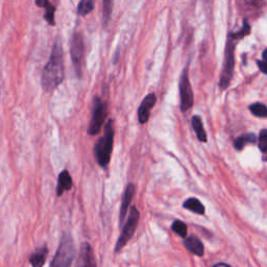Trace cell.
<instances>
[{"instance_id": "cell-22", "label": "cell", "mask_w": 267, "mask_h": 267, "mask_svg": "<svg viewBox=\"0 0 267 267\" xmlns=\"http://www.w3.org/2000/svg\"><path fill=\"white\" fill-rule=\"evenodd\" d=\"M249 110L251 112V114L257 116V117H260V118H267V107L265 105H263V103H253L249 107Z\"/></svg>"}, {"instance_id": "cell-3", "label": "cell", "mask_w": 267, "mask_h": 267, "mask_svg": "<svg viewBox=\"0 0 267 267\" xmlns=\"http://www.w3.org/2000/svg\"><path fill=\"white\" fill-rule=\"evenodd\" d=\"M76 258V245L69 234H65L58 244L50 267H71Z\"/></svg>"}, {"instance_id": "cell-4", "label": "cell", "mask_w": 267, "mask_h": 267, "mask_svg": "<svg viewBox=\"0 0 267 267\" xmlns=\"http://www.w3.org/2000/svg\"><path fill=\"white\" fill-rule=\"evenodd\" d=\"M235 46H236V40L229 37L226 47L224 68H222L220 74V81H219V87L220 89H222V90H225V89L229 87L233 78L234 66H235V56H234Z\"/></svg>"}, {"instance_id": "cell-26", "label": "cell", "mask_w": 267, "mask_h": 267, "mask_svg": "<svg viewBox=\"0 0 267 267\" xmlns=\"http://www.w3.org/2000/svg\"><path fill=\"white\" fill-rule=\"evenodd\" d=\"M257 63H258V66H259L260 70H261L263 73L267 74V63L264 62V61H258Z\"/></svg>"}, {"instance_id": "cell-13", "label": "cell", "mask_w": 267, "mask_h": 267, "mask_svg": "<svg viewBox=\"0 0 267 267\" xmlns=\"http://www.w3.org/2000/svg\"><path fill=\"white\" fill-rule=\"evenodd\" d=\"M184 244L189 251H191L192 254H194L196 256L202 257L205 253V248H204L203 242L195 236L185 237Z\"/></svg>"}, {"instance_id": "cell-5", "label": "cell", "mask_w": 267, "mask_h": 267, "mask_svg": "<svg viewBox=\"0 0 267 267\" xmlns=\"http://www.w3.org/2000/svg\"><path fill=\"white\" fill-rule=\"evenodd\" d=\"M139 218H140V213L137 210V208L131 207L127 221L125 222L119 239H118V241L116 243V248H115L116 251L121 250L125 246V244L130 240L132 235L135 234V231H136L137 226L139 224Z\"/></svg>"}, {"instance_id": "cell-12", "label": "cell", "mask_w": 267, "mask_h": 267, "mask_svg": "<svg viewBox=\"0 0 267 267\" xmlns=\"http://www.w3.org/2000/svg\"><path fill=\"white\" fill-rule=\"evenodd\" d=\"M134 195H135V186H134L132 184H128L125 191H124V194H123V197H122V202H121V208H120V217H119V220H120V225L122 224V222L124 221V218L127 214V211H128V208H129V205L134 198Z\"/></svg>"}, {"instance_id": "cell-29", "label": "cell", "mask_w": 267, "mask_h": 267, "mask_svg": "<svg viewBox=\"0 0 267 267\" xmlns=\"http://www.w3.org/2000/svg\"><path fill=\"white\" fill-rule=\"evenodd\" d=\"M207 2H209V0H207Z\"/></svg>"}, {"instance_id": "cell-15", "label": "cell", "mask_w": 267, "mask_h": 267, "mask_svg": "<svg viewBox=\"0 0 267 267\" xmlns=\"http://www.w3.org/2000/svg\"><path fill=\"white\" fill-rule=\"evenodd\" d=\"M48 248L46 246H42L32 254L31 258H29V263H31L32 267H43L46 262Z\"/></svg>"}, {"instance_id": "cell-19", "label": "cell", "mask_w": 267, "mask_h": 267, "mask_svg": "<svg viewBox=\"0 0 267 267\" xmlns=\"http://www.w3.org/2000/svg\"><path fill=\"white\" fill-rule=\"evenodd\" d=\"M192 125L196 132L197 138L202 142H207V132L204 128L202 118L199 116H193L192 117Z\"/></svg>"}, {"instance_id": "cell-16", "label": "cell", "mask_w": 267, "mask_h": 267, "mask_svg": "<svg viewBox=\"0 0 267 267\" xmlns=\"http://www.w3.org/2000/svg\"><path fill=\"white\" fill-rule=\"evenodd\" d=\"M36 5L42 9H45V15L44 18L48 22L49 25L54 26L55 20H54V13L55 8L49 3V0H36Z\"/></svg>"}, {"instance_id": "cell-14", "label": "cell", "mask_w": 267, "mask_h": 267, "mask_svg": "<svg viewBox=\"0 0 267 267\" xmlns=\"http://www.w3.org/2000/svg\"><path fill=\"white\" fill-rule=\"evenodd\" d=\"M72 179L71 175L67 170H64L58 175V182L56 188V195L61 196L65 191H69L72 188Z\"/></svg>"}, {"instance_id": "cell-9", "label": "cell", "mask_w": 267, "mask_h": 267, "mask_svg": "<svg viewBox=\"0 0 267 267\" xmlns=\"http://www.w3.org/2000/svg\"><path fill=\"white\" fill-rule=\"evenodd\" d=\"M238 7L244 16H258L265 8V0H238Z\"/></svg>"}, {"instance_id": "cell-7", "label": "cell", "mask_w": 267, "mask_h": 267, "mask_svg": "<svg viewBox=\"0 0 267 267\" xmlns=\"http://www.w3.org/2000/svg\"><path fill=\"white\" fill-rule=\"evenodd\" d=\"M70 53L78 77H81L83 68V58L85 54V44L83 37L80 33H74L72 36L70 44Z\"/></svg>"}, {"instance_id": "cell-8", "label": "cell", "mask_w": 267, "mask_h": 267, "mask_svg": "<svg viewBox=\"0 0 267 267\" xmlns=\"http://www.w3.org/2000/svg\"><path fill=\"white\" fill-rule=\"evenodd\" d=\"M180 95H181V110L183 112L188 111L193 106V91L188 77V68H186L180 80Z\"/></svg>"}, {"instance_id": "cell-1", "label": "cell", "mask_w": 267, "mask_h": 267, "mask_svg": "<svg viewBox=\"0 0 267 267\" xmlns=\"http://www.w3.org/2000/svg\"><path fill=\"white\" fill-rule=\"evenodd\" d=\"M65 68H64V55L63 47L60 41H55L51 50L49 61L42 71V87L46 92L52 90L60 86L64 80Z\"/></svg>"}, {"instance_id": "cell-21", "label": "cell", "mask_w": 267, "mask_h": 267, "mask_svg": "<svg viewBox=\"0 0 267 267\" xmlns=\"http://www.w3.org/2000/svg\"><path fill=\"white\" fill-rule=\"evenodd\" d=\"M113 12V0H103V9H102V21L103 26H107L111 20Z\"/></svg>"}, {"instance_id": "cell-28", "label": "cell", "mask_w": 267, "mask_h": 267, "mask_svg": "<svg viewBox=\"0 0 267 267\" xmlns=\"http://www.w3.org/2000/svg\"><path fill=\"white\" fill-rule=\"evenodd\" d=\"M213 267H232V266H230V265H228L226 263H218V264L214 265Z\"/></svg>"}, {"instance_id": "cell-2", "label": "cell", "mask_w": 267, "mask_h": 267, "mask_svg": "<svg viewBox=\"0 0 267 267\" xmlns=\"http://www.w3.org/2000/svg\"><path fill=\"white\" fill-rule=\"evenodd\" d=\"M114 126L113 120H109L105 126V135H103L95 144L94 154L97 163L101 167H107L111 160L114 143Z\"/></svg>"}, {"instance_id": "cell-18", "label": "cell", "mask_w": 267, "mask_h": 267, "mask_svg": "<svg viewBox=\"0 0 267 267\" xmlns=\"http://www.w3.org/2000/svg\"><path fill=\"white\" fill-rule=\"evenodd\" d=\"M183 206L185 209L193 212L195 214H198V215L205 214V211H206L204 205L197 198H189L184 203Z\"/></svg>"}, {"instance_id": "cell-23", "label": "cell", "mask_w": 267, "mask_h": 267, "mask_svg": "<svg viewBox=\"0 0 267 267\" xmlns=\"http://www.w3.org/2000/svg\"><path fill=\"white\" fill-rule=\"evenodd\" d=\"M249 32H250V26H249L247 20L244 19V20H243V25H242V27H241L240 31L236 32V33H232L231 35H229V37H231L232 39H234V40L237 41V40L242 39V38H244L245 36H247V35L249 34Z\"/></svg>"}, {"instance_id": "cell-10", "label": "cell", "mask_w": 267, "mask_h": 267, "mask_svg": "<svg viewBox=\"0 0 267 267\" xmlns=\"http://www.w3.org/2000/svg\"><path fill=\"white\" fill-rule=\"evenodd\" d=\"M77 267H97L94 251L88 242H84L81 246L77 260Z\"/></svg>"}, {"instance_id": "cell-24", "label": "cell", "mask_w": 267, "mask_h": 267, "mask_svg": "<svg viewBox=\"0 0 267 267\" xmlns=\"http://www.w3.org/2000/svg\"><path fill=\"white\" fill-rule=\"evenodd\" d=\"M171 229L174 233H176L179 236L183 237V238L187 237V226H186L185 222H183L181 220H175V221H173Z\"/></svg>"}, {"instance_id": "cell-6", "label": "cell", "mask_w": 267, "mask_h": 267, "mask_svg": "<svg viewBox=\"0 0 267 267\" xmlns=\"http://www.w3.org/2000/svg\"><path fill=\"white\" fill-rule=\"evenodd\" d=\"M107 105L99 97H95L93 100V108H92V118L90 124H89L88 132L89 135H97L99 132L103 122L107 118Z\"/></svg>"}, {"instance_id": "cell-25", "label": "cell", "mask_w": 267, "mask_h": 267, "mask_svg": "<svg viewBox=\"0 0 267 267\" xmlns=\"http://www.w3.org/2000/svg\"><path fill=\"white\" fill-rule=\"evenodd\" d=\"M259 148L264 154H267V128L262 129L259 135Z\"/></svg>"}, {"instance_id": "cell-20", "label": "cell", "mask_w": 267, "mask_h": 267, "mask_svg": "<svg viewBox=\"0 0 267 267\" xmlns=\"http://www.w3.org/2000/svg\"><path fill=\"white\" fill-rule=\"evenodd\" d=\"M95 7V0H81L78 8V14L80 16H86L90 14Z\"/></svg>"}, {"instance_id": "cell-11", "label": "cell", "mask_w": 267, "mask_h": 267, "mask_svg": "<svg viewBox=\"0 0 267 267\" xmlns=\"http://www.w3.org/2000/svg\"><path fill=\"white\" fill-rule=\"evenodd\" d=\"M157 102V97L154 93L148 94L142 101L140 105V108L138 110V117H139V122L141 124L146 123L150 119L151 116V111L154 108Z\"/></svg>"}, {"instance_id": "cell-27", "label": "cell", "mask_w": 267, "mask_h": 267, "mask_svg": "<svg viewBox=\"0 0 267 267\" xmlns=\"http://www.w3.org/2000/svg\"><path fill=\"white\" fill-rule=\"evenodd\" d=\"M262 61H264V62L267 63V48L262 53Z\"/></svg>"}, {"instance_id": "cell-17", "label": "cell", "mask_w": 267, "mask_h": 267, "mask_svg": "<svg viewBox=\"0 0 267 267\" xmlns=\"http://www.w3.org/2000/svg\"><path fill=\"white\" fill-rule=\"evenodd\" d=\"M256 141H257V137H256L255 134L248 132V134H244V135L237 138L234 142V146L237 151H241V150H243L245 145L254 144V143H256Z\"/></svg>"}]
</instances>
